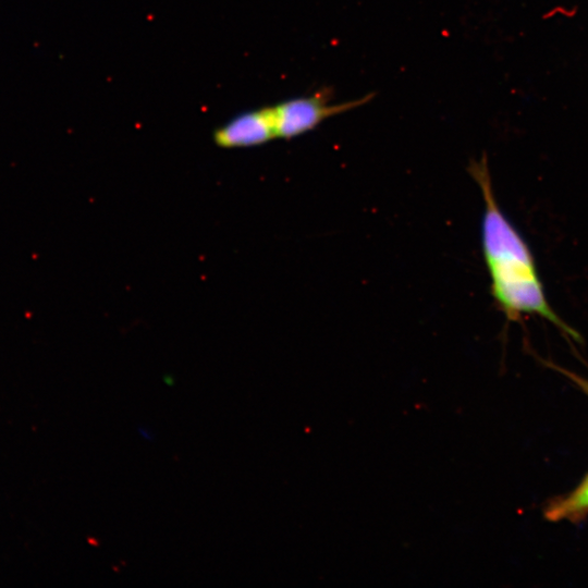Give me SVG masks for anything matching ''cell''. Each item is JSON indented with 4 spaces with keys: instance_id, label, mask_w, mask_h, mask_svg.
<instances>
[{
    "instance_id": "4",
    "label": "cell",
    "mask_w": 588,
    "mask_h": 588,
    "mask_svg": "<svg viewBox=\"0 0 588 588\" xmlns=\"http://www.w3.org/2000/svg\"><path fill=\"white\" fill-rule=\"evenodd\" d=\"M588 513V474L569 493L550 503L546 517L551 520L573 519Z\"/></svg>"
},
{
    "instance_id": "3",
    "label": "cell",
    "mask_w": 588,
    "mask_h": 588,
    "mask_svg": "<svg viewBox=\"0 0 588 588\" xmlns=\"http://www.w3.org/2000/svg\"><path fill=\"white\" fill-rule=\"evenodd\" d=\"M274 137L271 107L242 113L215 132V142L226 148L257 146Z\"/></svg>"
},
{
    "instance_id": "1",
    "label": "cell",
    "mask_w": 588,
    "mask_h": 588,
    "mask_svg": "<svg viewBox=\"0 0 588 588\" xmlns=\"http://www.w3.org/2000/svg\"><path fill=\"white\" fill-rule=\"evenodd\" d=\"M468 172L478 184L485 201L481 246L490 277V292L498 308L509 321L537 315L572 339L580 340L578 332L549 304L529 245L498 204L486 155L473 161Z\"/></svg>"
},
{
    "instance_id": "5",
    "label": "cell",
    "mask_w": 588,
    "mask_h": 588,
    "mask_svg": "<svg viewBox=\"0 0 588 588\" xmlns=\"http://www.w3.org/2000/svg\"><path fill=\"white\" fill-rule=\"evenodd\" d=\"M568 376L588 394V380L568 373Z\"/></svg>"
},
{
    "instance_id": "2",
    "label": "cell",
    "mask_w": 588,
    "mask_h": 588,
    "mask_svg": "<svg viewBox=\"0 0 588 588\" xmlns=\"http://www.w3.org/2000/svg\"><path fill=\"white\" fill-rule=\"evenodd\" d=\"M373 94L362 98L331 103L328 91H317L310 96L285 100L271 107L277 137L293 138L305 134L326 119L365 105Z\"/></svg>"
}]
</instances>
